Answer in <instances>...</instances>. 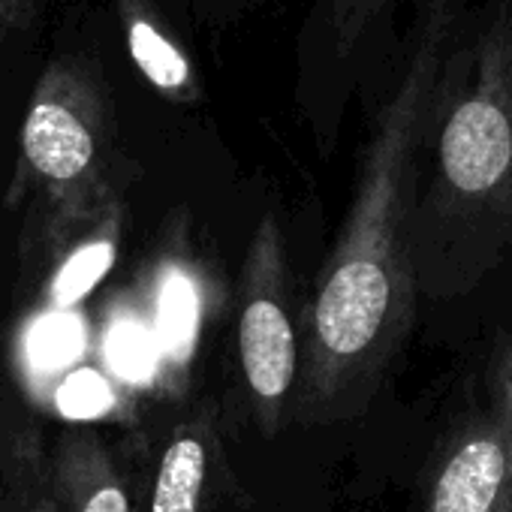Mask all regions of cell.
I'll return each mask as SVG.
<instances>
[{
    "instance_id": "12",
    "label": "cell",
    "mask_w": 512,
    "mask_h": 512,
    "mask_svg": "<svg viewBox=\"0 0 512 512\" xmlns=\"http://www.w3.org/2000/svg\"><path fill=\"white\" fill-rule=\"evenodd\" d=\"M112 404V395L100 374L94 371H76L58 392V407L70 419H94L106 413Z\"/></svg>"
},
{
    "instance_id": "13",
    "label": "cell",
    "mask_w": 512,
    "mask_h": 512,
    "mask_svg": "<svg viewBox=\"0 0 512 512\" xmlns=\"http://www.w3.org/2000/svg\"><path fill=\"white\" fill-rule=\"evenodd\" d=\"M82 512H130V506H127L124 491H121L115 482H106V485H100V488L88 497V503H85Z\"/></svg>"
},
{
    "instance_id": "2",
    "label": "cell",
    "mask_w": 512,
    "mask_h": 512,
    "mask_svg": "<svg viewBox=\"0 0 512 512\" xmlns=\"http://www.w3.org/2000/svg\"><path fill=\"white\" fill-rule=\"evenodd\" d=\"M512 241V0L473 7L428 145L416 214L419 296L470 293Z\"/></svg>"
},
{
    "instance_id": "11",
    "label": "cell",
    "mask_w": 512,
    "mask_h": 512,
    "mask_svg": "<svg viewBox=\"0 0 512 512\" xmlns=\"http://www.w3.org/2000/svg\"><path fill=\"white\" fill-rule=\"evenodd\" d=\"M166 4L175 7L193 28L229 31L269 7V0H166Z\"/></svg>"
},
{
    "instance_id": "10",
    "label": "cell",
    "mask_w": 512,
    "mask_h": 512,
    "mask_svg": "<svg viewBox=\"0 0 512 512\" xmlns=\"http://www.w3.org/2000/svg\"><path fill=\"white\" fill-rule=\"evenodd\" d=\"M109 263H112V247L106 241H97V244H88V247L76 250L64 263V269L58 272L55 284H52L55 302L61 308L79 302L106 275Z\"/></svg>"
},
{
    "instance_id": "6",
    "label": "cell",
    "mask_w": 512,
    "mask_h": 512,
    "mask_svg": "<svg viewBox=\"0 0 512 512\" xmlns=\"http://www.w3.org/2000/svg\"><path fill=\"white\" fill-rule=\"evenodd\" d=\"M214 422L205 416L199 425L181 428L163 452L151 512H199L214 461Z\"/></svg>"
},
{
    "instance_id": "8",
    "label": "cell",
    "mask_w": 512,
    "mask_h": 512,
    "mask_svg": "<svg viewBox=\"0 0 512 512\" xmlns=\"http://www.w3.org/2000/svg\"><path fill=\"white\" fill-rule=\"evenodd\" d=\"M154 16L157 13L142 10V7H133L127 13L130 55L157 91H163L175 100H196L199 79H196L193 58Z\"/></svg>"
},
{
    "instance_id": "9",
    "label": "cell",
    "mask_w": 512,
    "mask_h": 512,
    "mask_svg": "<svg viewBox=\"0 0 512 512\" xmlns=\"http://www.w3.org/2000/svg\"><path fill=\"white\" fill-rule=\"evenodd\" d=\"M82 350V326L70 314H49L28 335V359L37 371H58Z\"/></svg>"
},
{
    "instance_id": "1",
    "label": "cell",
    "mask_w": 512,
    "mask_h": 512,
    "mask_svg": "<svg viewBox=\"0 0 512 512\" xmlns=\"http://www.w3.org/2000/svg\"><path fill=\"white\" fill-rule=\"evenodd\" d=\"M470 0H416L371 133L344 226L302 320L293 419L332 425L362 413L416 317L413 214Z\"/></svg>"
},
{
    "instance_id": "14",
    "label": "cell",
    "mask_w": 512,
    "mask_h": 512,
    "mask_svg": "<svg viewBox=\"0 0 512 512\" xmlns=\"http://www.w3.org/2000/svg\"><path fill=\"white\" fill-rule=\"evenodd\" d=\"M494 398L503 404V410H506V416H509V431H512V347L503 353V359H500V365H497Z\"/></svg>"
},
{
    "instance_id": "7",
    "label": "cell",
    "mask_w": 512,
    "mask_h": 512,
    "mask_svg": "<svg viewBox=\"0 0 512 512\" xmlns=\"http://www.w3.org/2000/svg\"><path fill=\"white\" fill-rule=\"evenodd\" d=\"M25 154L43 175L55 181H70L91 166L94 136L88 124L73 115V109L43 103L31 112L25 124Z\"/></svg>"
},
{
    "instance_id": "5",
    "label": "cell",
    "mask_w": 512,
    "mask_h": 512,
    "mask_svg": "<svg viewBox=\"0 0 512 512\" xmlns=\"http://www.w3.org/2000/svg\"><path fill=\"white\" fill-rule=\"evenodd\" d=\"M419 512H512V431L497 398L449 434L422 482Z\"/></svg>"
},
{
    "instance_id": "3",
    "label": "cell",
    "mask_w": 512,
    "mask_h": 512,
    "mask_svg": "<svg viewBox=\"0 0 512 512\" xmlns=\"http://www.w3.org/2000/svg\"><path fill=\"white\" fill-rule=\"evenodd\" d=\"M401 0H308L293 43L296 100L320 136H332L347 103H380L398 67Z\"/></svg>"
},
{
    "instance_id": "4",
    "label": "cell",
    "mask_w": 512,
    "mask_h": 512,
    "mask_svg": "<svg viewBox=\"0 0 512 512\" xmlns=\"http://www.w3.org/2000/svg\"><path fill=\"white\" fill-rule=\"evenodd\" d=\"M238 365L253 422L275 440L293 416L302 374V335L290 311V269L278 217L256 223L241 272L238 302Z\"/></svg>"
}]
</instances>
